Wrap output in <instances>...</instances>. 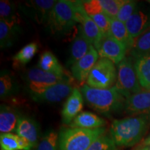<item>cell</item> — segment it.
I'll list each match as a JSON object with an SVG mask.
<instances>
[{"label": "cell", "instance_id": "cell-1", "mask_svg": "<svg viewBox=\"0 0 150 150\" xmlns=\"http://www.w3.org/2000/svg\"><path fill=\"white\" fill-rule=\"evenodd\" d=\"M149 125V115L115 120L110 125V136L117 147H132L142 140Z\"/></svg>", "mask_w": 150, "mask_h": 150}, {"label": "cell", "instance_id": "cell-2", "mask_svg": "<svg viewBox=\"0 0 150 150\" xmlns=\"http://www.w3.org/2000/svg\"><path fill=\"white\" fill-rule=\"evenodd\" d=\"M87 104L96 111L110 114L125 108L126 98L115 86L109 89L93 88L88 85L80 88Z\"/></svg>", "mask_w": 150, "mask_h": 150}, {"label": "cell", "instance_id": "cell-3", "mask_svg": "<svg viewBox=\"0 0 150 150\" xmlns=\"http://www.w3.org/2000/svg\"><path fill=\"white\" fill-rule=\"evenodd\" d=\"M105 132L104 127L93 129L63 128L59 134V150H88Z\"/></svg>", "mask_w": 150, "mask_h": 150}, {"label": "cell", "instance_id": "cell-4", "mask_svg": "<svg viewBox=\"0 0 150 150\" xmlns=\"http://www.w3.org/2000/svg\"><path fill=\"white\" fill-rule=\"evenodd\" d=\"M78 23L74 1L59 0L52 8L47 25L54 33L70 31Z\"/></svg>", "mask_w": 150, "mask_h": 150}, {"label": "cell", "instance_id": "cell-5", "mask_svg": "<svg viewBox=\"0 0 150 150\" xmlns=\"http://www.w3.org/2000/svg\"><path fill=\"white\" fill-rule=\"evenodd\" d=\"M115 87L126 99L142 91L131 57H125L117 64V77Z\"/></svg>", "mask_w": 150, "mask_h": 150}, {"label": "cell", "instance_id": "cell-6", "mask_svg": "<svg viewBox=\"0 0 150 150\" xmlns=\"http://www.w3.org/2000/svg\"><path fill=\"white\" fill-rule=\"evenodd\" d=\"M117 77L115 63L109 59L100 58L90 72L87 85L97 89H109L113 87Z\"/></svg>", "mask_w": 150, "mask_h": 150}, {"label": "cell", "instance_id": "cell-7", "mask_svg": "<svg viewBox=\"0 0 150 150\" xmlns=\"http://www.w3.org/2000/svg\"><path fill=\"white\" fill-rule=\"evenodd\" d=\"M26 77L28 88L32 95L42 93L50 86L73 76L68 74L60 75L46 72L40 68H32L28 71Z\"/></svg>", "mask_w": 150, "mask_h": 150}, {"label": "cell", "instance_id": "cell-8", "mask_svg": "<svg viewBox=\"0 0 150 150\" xmlns=\"http://www.w3.org/2000/svg\"><path fill=\"white\" fill-rule=\"evenodd\" d=\"M100 58L109 59L115 64H119L126 57L127 48L110 33L103 34L99 42L94 45Z\"/></svg>", "mask_w": 150, "mask_h": 150}, {"label": "cell", "instance_id": "cell-9", "mask_svg": "<svg viewBox=\"0 0 150 150\" xmlns=\"http://www.w3.org/2000/svg\"><path fill=\"white\" fill-rule=\"evenodd\" d=\"M74 78L71 77L65 79L55 85L50 86L42 91V93L32 95L31 97L35 102L45 103H58L61 102L71 95L73 90Z\"/></svg>", "mask_w": 150, "mask_h": 150}, {"label": "cell", "instance_id": "cell-10", "mask_svg": "<svg viewBox=\"0 0 150 150\" xmlns=\"http://www.w3.org/2000/svg\"><path fill=\"white\" fill-rule=\"evenodd\" d=\"M99 56L97 50L92 45L88 52L71 66V72L73 78L78 81L80 86L85 85L90 72L99 60Z\"/></svg>", "mask_w": 150, "mask_h": 150}, {"label": "cell", "instance_id": "cell-11", "mask_svg": "<svg viewBox=\"0 0 150 150\" xmlns=\"http://www.w3.org/2000/svg\"><path fill=\"white\" fill-rule=\"evenodd\" d=\"M78 23L87 40L94 46L102 37V33L92 18L86 13L82 1H74Z\"/></svg>", "mask_w": 150, "mask_h": 150}, {"label": "cell", "instance_id": "cell-12", "mask_svg": "<svg viewBox=\"0 0 150 150\" xmlns=\"http://www.w3.org/2000/svg\"><path fill=\"white\" fill-rule=\"evenodd\" d=\"M57 1L54 0H33L26 1L22 8L24 13L29 14L37 23L48 24L51 11Z\"/></svg>", "mask_w": 150, "mask_h": 150}, {"label": "cell", "instance_id": "cell-13", "mask_svg": "<svg viewBox=\"0 0 150 150\" xmlns=\"http://www.w3.org/2000/svg\"><path fill=\"white\" fill-rule=\"evenodd\" d=\"M127 113L150 116V91H140L126 99L124 108Z\"/></svg>", "mask_w": 150, "mask_h": 150}, {"label": "cell", "instance_id": "cell-14", "mask_svg": "<svg viewBox=\"0 0 150 150\" xmlns=\"http://www.w3.org/2000/svg\"><path fill=\"white\" fill-rule=\"evenodd\" d=\"M83 97L80 89L74 88L67 97L61 111L62 121L65 125H70L83 108Z\"/></svg>", "mask_w": 150, "mask_h": 150}, {"label": "cell", "instance_id": "cell-15", "mask_svg": "<svg viewBox=\"0 0 150 150\" xmlns=\"http://www.w3.org/2000/svg\"><path fill=\"white\" fill-rule=\"evenodd\" d=\"M127 31L135 40L150 29V12L136 9L134 13L125 22Z\"/></svg>", "mask_w": 150, "mask_h": 150}, {"label": "cell", "instance_id": "cell-16", "mask_svg": "<svg viewBox=\"0 0 150 150\" xmlns=\"http://www.w3.org/2000/svg\"><path fill=\"white\" fill-rule=\"evenodd\" d=\"M16 135L27 140L34 148L40 140V127L38 122L32 118L27 116L19 117L16 129Z\"/></svg>", "mask_w": 150, "mask_h": 150}, {"label": "cell", "instance_id": "cell-17", "mask_svg": "<svg viewBox=\"0 0 150 150\" xmlns=\"http://www.w3.org/2000/svg\"><path fill=\"white\" fill-rule=\"evenodd\" d=\"M77 34L75 36L70 49V56L68 64L71 66L83 57L93 45L87 40L82 31L81 26L78 27Z\"/></svg>", "mask_w": 150, "mask_h": 150}, {"label": "cell", "instance_id": "cell-18", "mask_svg": "<svg viewBox=\"0 0 150 150\" xmlns=\"http://www.w3.org/2000/svg\"><path fill=\"white\" fill-rule=\"evenodd\" d=\"M105 125L106 121L102 117L91 112L84 111L80 112L69 126L70 128L93 129L102 128L105 126Z\"/></svg>", "mask_w": 150, "mask_h": 150}, {"label": "cell", "instance_id": "cell-19", "mask_svg": "<svg viewBox=\"0 0 150 150\" xmlns=\"http://www.w3.org/2000/svg\"><path fill=\"white\" fill-rule=\"evenodd\" d=\"M16 108L8 105L1 104L0 106V131L1 134H7L16 131L19 117Z\"/></svg>", "mask_w": 150, "mask_h": 150}, {"label": "cell", "instance_id": "cell-20", "mask_svg": "<svg viewBox=\"0 0 150 150\" xmlns=\"http://www.w3.org/2000/svg\"><path fill=\"white\" fill-rule=\"evenodd\" d=\"M134 67L137 76L142 88H150V54H143L134 58Z\"/></svg>", "mask_w": 150, "mask_h": 150}, {"label": "cell", "instance_id": "cell-21", "mask_svg": "<svg viewBox=\"0 0 150 150\" xmlns=\"http://www.w3.org/2000/svg\"><path fill=\"white\" fill-rule=\"evenodd\" d=\"M110 34L125 45L128 50L133 48L134 40L129 35L125 22L120 21L117 18L110 19Z\"/></svg>", "mask_w": 150, "mask_h": 150}, {"label": "cell", "instance_id": "cell-22", "mask_svg": "<svg viewBox=\"0 0 150 150\" xmlns=\"http://www.w3.org/2000/svg\"><path fill=\"white\" fill-rule=\"evenodd\" d=\"M38 65L39 68L46 72L60 75L67 74L54 54L50 51H45L41 54Z\"/></svg>", "mask_w": 150, "mask_h": 150}, {"label": "cell", "instance_id": "cell-23", "mask_svg": "<svg viewBox=\"0 0 150 150\" xmlns=\"http://www.w3.org/2000/svg\"><path fill=\"white\" fill-rule=\"evenodd\" d=\"M0 17L1 20L11 27L20 29V18L16 13L13 3L6 0H1L0 1Z\"/></svg>", "mask_w": 150, "mask_h": 150}, {"label": "cell", "instance_id": "cell-24", "mask_svg": "<svg viewBox=\"0 0 150 150\" xmlns=\"http://www.w3.org/2000/svg\"><path fill=\"white\" fill-rule=\"evenodd\" d=\"M32 150H59V134L54 130L46 131Z\"/></svg>", "mask_w": 150, "mask_h": 150}, {"label": "cell", "instance_id": "cell-25", "mask_svg": "<svg viewBox=\"0 0 150 150\" xmlns=\"http://www.w3.org/2000/svg\"><path fill=\"white\" fill-rule=\"evenodd\" d=\"M38 50V46L35 42H31L25 45L13 57L15 65L19 66L26 65L33 59Z\"/></svg>", "mask_w": 150, "mask_h": 150}, {"label": "cell", "instance_id": "cell-26", "mask_svg": "<svg viewBox=\"0 0 150 150\" xmlns=\"http://www.w3.org/2000/svg\"><path fill=\"white\" fill-rule=\"evenodd\" d=\"M147 54H150V29L135 40L131 49V54L134 58Z\"/></svg>", "mask_w": 150, "mask_h": 150}, {"label": "cell", "instance_id": "cell-27", "mask_svg": "<svg viewBox=\"0 0 150 150\" xmlns=\"http://www.w3.org/2000/svg\"><path fill=\"white\" fill-rule=\"evenodd\" d=\"M20 29H15L0 20V45L1 48H6L11 46L14 35Z\"/></svg>", "mask_w": 150, "mask_h": 150}, {"label": "cell", "instance_id": "cell-28", "mask_svg": "<svg viewBox=\"0 0 150 150\" xmlns=\"http://www.w3.org/2000/svg\"><path fill=\"white\" fill-rule=\"evenodd\" d=\"M102 10L110 19L116 18L118 12L126 0H99Z\"/></svg>", "mask_w": 150, "mask_h": 150}, {"label": "cell", "instance_id": "cell-29", "mask_svg": "<svg viewBox=\"0 0 150 150\" xmlns=\"http://www.w3.org/2000/svg\"><path fill=\"white\" fill-rule=\"evenodd\" d=\"M14 81L8 72H4L0 77V97L5 99L14 92Z\"/></svg>", "mask_w": 150, "mask_h": 150}, {"label": "cell", "instance_id": "cell-30", "mask_svg": "<svg viewBox=\"0 0 150 150\" xmlns=\"http://www.w3.org/2000/svg\"><path fill=\"white\" fill-rule=\"evenodd\" d=\"M88 150H119L110 136L102 135L95 140Z\"/></svg>", "mask_w": 150, "mask_h": 150}, {"label": "cell", "instance_id": "cell-31", "mask_svg": "<svg viewBox=\"0 0 150 150\" xmlns=\"http://www.w3.org/2000/svg\"><path fill=\"white\" fill-rule=\"evenodd\" d=\"M18 136L7 133L0 135V149L1 150H20L19 149Z\"/></svg>", "mask_w": 150, "mask_h": 150}, {"label": "cell", "instance_id": "cell-32", "mask_svg": "<svg viewBox=\"0 0 150 150\" xmlns=\"http://www.w3.org/2000/svg\"><path fill=\"white\" fill-rule=\"evenodd\" d=\"M136 5L137 2L136 1L126 0L125 3L122 6L120 9L116 18L119 20L120 21L125 23L136 11Z\"/></svg>", "mask_w": 150, "mask_h": 150}, {"label": "cell", "instance_id": "cell-33", "mask_svg": "<svg viewBox=\"0 0 150 150\" xmlns=\"http://www.w3.org/2000/svg\"><path fill=\"white\" fill-rule=\"evenodd\" d=\"M90 17L95 22V23L97 24V26L100 29L102 34H108V33H110V19L104 12L92 15Z\"/></svg>", "mask_w": 150, "mask_h": 150}, {"label": "cell", "instance_id": "cell-34", "mask_svg": "<svg viewBox=\"0 0 150 150\" xmlns=\"http://www.w3.org/2000/svg\"><path fill=\"white\" fill-rule=\"evenodd\" d=\"M83 6L86 13L89 16L104 12L102 6L99 4V0H89V1H83Z\"/></svg>", "mask_w": 150, "mask_h": 150}, {"label": "cell", "instance_id": "cell-35", "mask_svg": "<svg viewBox=\"0 0 150 150\" xmlns=\"http://www.w3.org/2000/svg\"><path fill=\"white\" fill-rule=\"evenodd\" d=\"M18 141L20 150H32L33 149L32 145L25 138L18 136Z\"/></svg>", "mask_w": 150, "mask_h": 150}, {"label": "cell", "instance_id": "cell-36", "mask_svg": "<svg viewBox=\"0 0 150 150\" xmlns=\"http://www.w3.org/2000/svg\"><path fill=\"white\" fill-rule=\"evenodd\" d=\"M142 145L145 146L150 145V134L145 138V140H144L143 143H142Z\"/></svg>", "mask_w": 150, "mask_h": 150}, {"label": "cell", "instance_id": "cell-37", "mask_svg": "<svg viewBox=\"0 0 150 150\" xmlns=\"http://www.w3.org/2000/svg\"><path fill=\"white\" fill-rule=\"evenodd\" d=\"M134 150H148V146H145V145H140L139 147H138L136 149Z\"/></svg>", "mask_w": 150, "mask_h": 150}, {"label": "cell", "instance_id": "cell-38", "mask_svg": "<svg viewBox=\"0 0 150 150\" xmlns=\"http://www.w3.org/2000/svg\"><path fill=\"white\" fill-rule=\"evenodd\" d=\"M148 150H150V145L148 146Z\"/></svg>", "mask_w": 150, "mask_h": 150}, {"label": "cell", "instance_id": "cell-39", "mask_svg": "<svg viewBox=\"0 0 150 150\" xmlns=\"http://www.w3.org/2000/svg\"><path fill=\"white\" fill-rule=\"evenodd\" d=\"M147 1H148V3H149V4H150V0H148Z\"/></svg>", "mask_w": 150, "mask_h": 150}, {"label": "cell", "instance_id": "cell-40", "mask_svg": "<svg viewBox=\"0 0 150 150\" xmlns=\"http://www.w3.org/2000/svg\"><path fill=\"white\" fill-rule=\"evenodd\" d=\"M147 91H150V88H149V89H148V90H147Z\"/></svg>", "mask_w": 150, "mask_h": 150}]
</instances>
